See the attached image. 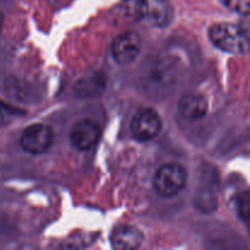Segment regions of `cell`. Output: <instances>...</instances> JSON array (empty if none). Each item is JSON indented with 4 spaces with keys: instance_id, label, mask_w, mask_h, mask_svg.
Returning a JSON list of instances; mask_svg holds the SVG:
<instances>
[{
    "instance_id": "1",
    "label": "cell",
    "mask_w": 250,
    "mask_h": 250,
    "mask_svg": "<svg viewBox=\"0 0 250 250\" xmlns=\"http://www.w3.org/2000/svg\"><path fill=\"white\" fill-rule=\"evenodd\" d=\"M209 39L217 49L233 55H248L249 29L232 22H217L209 28Z\"/></svg>"
},
{
    "instance_id": "2",
    "label": "cell",
    "mask_w": 250,
    "mask_h": 250,
    "mask_svg": "<svg viewBox=\"0 0 250 250\" xmlns=\"http://www.w3.org/2000/svg\"><path fill=\"white\" fill-rule=\"evenodd\" d=\"M187 171L181 164L168 163L161 166L154 177V188L163 198H172L185 188Z\"/></svg>"
},
{
    "instance_id": "3",
    "label": "cell",
    "mask_w": 250,
    "mask_h": 250,
    "mask_svg": "<svg viewBox=\"0 0 250 250\" xmlns=\"http://www.w3.org/2000/svg\"><path fill=\"white\" fill-rule=\"evenodd\" d=\"M163 122L155 110L143 107L138 110L132 119V134L138 142H149L160 132Z\"/></svg>"
},
{
    "instance_id": "4",
    "label": "cell",
    "mask_w": 250,
    "mask_h": 250,
    "mask_svg": "<svg viewBox=\"0 0 250 250\" xmlns=\"http://www.w3.org/2000/svg\"><path fill=\"white\" fill-rule=\"evenodd\" d=\"M53 129L44 124H33L23 129L20 142L27 153L39 155L50 148L53 144Z\"/></svg>"
},
{
    "instance_id": "5",
    "label": "cell",
    "mask_w": 250,
    "mask_h": 250,
    "mask_svg": "<svg viewBox=\"0 0 250 250\" xmlns=\"http://www.w3.org/2000/svg\"><path fill=\"white\" fill-rule=\"evenodd\" d=\"M142 50V38L136 31H126L114 39L112 58L119 65H128L138 58Z\"/></svg>"
},
{
    "instance_id": "6",
    "label": "cell",
    "mask_w": 250,
    "mask_h": 250,
    "mask_svg": "<svg viewBox=\"0 0 250 250\" xmlns=\"http://www.w3.org/2000/svg\"><path fill=\"white\" fill-rule=\"evenodd\" d=\"M102 128L95 121L83 119L76 122L70 133L71 144L78 151H87L99 142Z\"/></svg>"
},
{
    "instance_id": "7",
    "label": "cell",
    "mask_w": 250,
    "mask_h": 250,
    "mask_svg": "<svg viewBox=\"0 0 250 250\" xmlns=\"http://www.w3.org/2000/svg\"><path fill=\"white\" fill-rule=\"evenodd\" d=\"M144 241L141 229L131 225H120L115 227L110 236L111 247L116 250L138 249Z\"/></svg>"
},
{
    "instance_id": "8",
    "label": "cell",
    "mask_w": 250,
    "mask_h": 250,
    "mask_svg": "<svg viewBox=\"0 0 250 250\" xmlns=\"http://www.w3.org/2000/svg\"><path fill=\"white\" fill-rule=\"evenodd\" d=\"M209 110V102L202 94H187L178 102V111L181 116L188 121H199Z\"/></svg>"
},
{
    "instance_id": "9",
    "label": "cell",
    "mask_w": 250,
    "mask_h": 250,
    "mask_svg": "<svg viewBox=\"0 0 250 250\" xmlns=\"http://www.w3.org/2000/svg\"><path fill=\"white\" fill-rule=\"evenodd\" d=\"M146 17L156 27H165L172 19V10L166 0H146Z\"/></svg>"
},
{
    "instance_id": "10",
    "label": "cell",
    "mask_w": 250,
    "mask_h": 250,
    "mask_svg": "<svg viewBox=\"0 0 250 250\" xmlns=\"http://www.w3.org/2000/svg\"><path fill=\"white\" fill-rule=\"evenodd\" d=\"M105 89V82L100 76L82 78L76 85V92L81 97H95Z\"/></svg>"
},
{
    "instance_id": "11",
    "label": "cell",
    "mask_w": 250,
    "mask_h": 250,
    "mask_svg": "<svg viewBox=\"0 0 250 250\" xmlns=\"http://www.w3.org/2000/svg\"><path fill=\"white\" fill-rule=\"evenodd\" d=\"M236 208L238 211L239 216L244 222H248L249 214H250V193L249 190H244L238 195L236 200Z\"/></svg>"
},
{
    "instance_id": "12",
    "label": "cell",
    "mask_w": 250,
    "mask_h": 250,
    "mask_svg": "<svg viewBox=\"0 0 250 250\" xmlns=\"http://www.w3.org/2000/svg\"><path fill=\"white\" fill-rule=\"evenodd\" d=\"M221 2L227 9L232 10V11L238 12L243 16H248L249 15L250 0H221Z\"/></svg>"
},
{
    "instance_id": "13",
    "label": "cell",
    "mask_w": 250,
    "mask_h": 250,
    "mask_svg": "<svg viewBox=\"0 0 250 250\" xmlns=\"http://www.w3.org/2000/svg\"><path fill=\"white\" fill-rule=\"evenodd\" d=\"M11 115L6 110V107L4 105L0 104V126H4V125H7V122L11 119Z\"/></svg>"
},
{
    "instance_id": "14",
    "label": "cell",
    "mask_w": 250,
    "mask_h": 250,
    "mask_svg": "<svg viewBox=\"0 0 250 250\" xmlns=\"http://www.w3.org/2000/svg\"><path fill=\"white\" fill-rule=\"evenodd\" d=\"M2 23H4V16H2L1 11H0V31H1L2 28Z\"/></svg>"
}]
</instances>
